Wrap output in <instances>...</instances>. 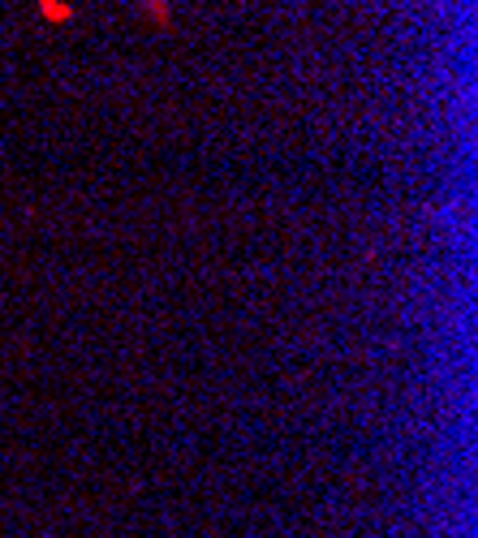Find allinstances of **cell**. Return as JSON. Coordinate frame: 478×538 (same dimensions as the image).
Here are the masks:
<instances>
[{
	"label": "cell",
	"mask_w": 478,
	"mask_h": 538,
	"mask_svg": "<svg viewBox=\"0 0 478 538\" xmlns=\"http://www.w3.org/2000/svg\"><path fill=\"white\" fill-rule=\"evenodd\" d=\"M39 9H43V18H47V22H65V18H74V9H69V5H61V0H39Z\"/></svg>",
	"instance_id": "1"
}]
</instances>
